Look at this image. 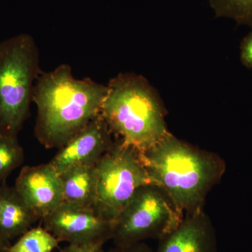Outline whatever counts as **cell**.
<instances>
[{
    "instance_id": "cell-1",
    "label": "cell",
    "mask_w": 252,
    "mask_h": 252,
    "mask_svg": "<svg viewBox=\"0 0 252 252\" xmlns=\"http://www.w3.org/2000/svg\"><path fill=\"white\" fill-rule=\"evenodd\" d=\"M107 86L77 79L69 64L41 72L34 85L36 138L47 149L61 148L100 114Z\"/></svg>"
},
{
    "instance_id": "cell-2",
    "label": "cell",
    "mask_w": 252,
    "mask_h": 252,
    "mask_svg": "<svg viewBox=\"0 0 252 252\" xmlns=\"http://www.w3.org/2000/svg\"><path fill=\"white\" fill-rule=\"evenodd\" d=\"M140 158L154 185L167 194L181 215L200 210L207 192L225 170L218 157L167 134Z\"/></svg>"
},
{
    "instance_id": "cell-3",
    "label": "cell",
    "mask_w": 252,
    "mask_h": 252,
    "mask_svg": "<svg viewBox=\"0 0 252 252\" xmlns=\"http://www.w3.org/2000/svg\"><path fill=\"white\" fill-rule=\"evenodd\" d=\"M100 115L112 134L140 153L169 133L157 93L145 78L132 73L111 79Z\"/></svg>"
},
{
    "instance_id": "cell-4",
    "label": "cell",
    "mask_w": 252,
    "mask_h": 252,
    "mask_svg": "<svg viewBox=\"0 0 252 252\" xmlns=\"http://www.w3.org/2000/svg\"><path fill=\"white\" fill-rule=\"evenodd\" d=\"M41 72L39 48L31 34L21 33L0 43V134L18 137Z\"/></svg>"
},
{
    "instance_id": "cell-5",
    "label": "cell",
    "mask_w": 252,
    "mask_h": 252,
    "mask_svg": "<svg viewBox=\"0 0 252 252\" xmlns=\"http://www.w3.org/2000/svg\"><path fill=\"white\" fill-rule=\"evenodd\" d=\"M95 167L97 193L94 208L114 223L139 189L154 185L140 152L120 141L113 143Z\"/></svg>"
},
{
    "instance_id": "cell-6",
    "label": "cell",
    "mask_w": 252,
    "mask_h": 252,
    "mask_svg": "<svg viewBox=\"0 0 252 252\" xmlns=\"http://www.w3.org/2000/svg\"><path fill=\"white\" fill-rule=\"evenodd\" d=\"M182 215L160 187L144 186L118 217L112 239L117 246L133 245L149 238L161 240L178 226Z\"/></svg>"
},
{
    "instance_id": "cell-7",
    "label": "cell",
    "mask_w": 252,
    "mask_h": 252,
    "mask_svg": "<svg viewBox=\"0 0 252 252\" xmlns=\"http://www.w3.org/2000/svg\"><path fill=\"white\" fill-rule=\"evenodd\" d=\"M42 220L44 228L59 242L69 245L102 247L114 233V222L99 215L94 207L64 202Z\"/></svg>"
},
{
    "instance_id": "cell-8",
    "label": "cell",
    "mask_w": 252,
    "mask_h": 252,
    "mask_svg": "<svg viewBox=\"0 0 252 252\" xmlns=\"http://www.w3.org/2000/svg\"><path fill=\"white\" fill-rule=\"evenodd\" d=\"M14 187L39 220L45 218L63 203L61 176L49 162L23 167Z\"/></svg>"
},
{
    "instance_id": "cell-9",
    "label": "cell",
    "mask_w": 252,
    "mask_h": 252,
    "mask_svg": "<svg viewBox=\"0 0 252 252\" xmlns=\"http://www.w3.org/2000/svg\"><path fill=\"white\" fill-rule=\"evenodd\" d=\"M113 144L112 132L99 114L60 148L49 163L61 175L81 164H95Z\"/></svg>"
},
{
    "instance_id": "cell-10",
    "label": "cell",
    "mask_w": 252,
    "mask_h": 252,
    "mask_svg": "<svg viewBox=\"0 0 252 252\" xmlns=\"http://www.w3.org/2000/svg\"><path fill=\"white\" fill-rule=\"evenodd\" d=\"M160 240L157 252H217L213 227L200 210L189 214Z\"/></svg>"
},
{
    "instance_id": "cell-11",
    "label": "cell",
    "mask_w": 252,
    "mask_h": 252,
    "mask_svg": "<svg viewBox=\"0 0 252 252\" xmlns=\"http://www.w3.org/2000/svg\"><path fill=\"white\" fill-rule=\"evenodd\" d=\"M39 220L14 187L0 185V235L8 241L18 238Z\"/></svg>"
},
{
    "instance_id": "cell-12",
    "label": "cell",
    "mask_w": 252,
    "mask_h": 252,
    "mask_svg": "<svg viewBox=\"0 0 252 252\" xmlns=\"http://www.w3.org/2000/svg\"><path fill=\"white\" fill-rule=\"evenodd\" d=\"M95 164L75 165L60 175L64 203L77 206L94 207L97 193Z\"/></svg>"
},
{
    "instance_id": "cell-13",
    "label": "cell",
    "mask_w": 252,
    "mask_h": 252,
    "mask_svg": "<svg viewBox=\"0 0 252 252\" xmlns=\"http://www.w3.org/2000/svg\"><path fill=\"white\" fill-rule=\"evenodd\" d=\"M60 242L52 233L41 226L31 228L10 246L9 252H52Z\"/></svg>"
},
{
    "instance_id": "cell-14",
    "label": "cell",
    "mask_w": 252,
    "mask_h": 252,
    "mask_svg": "<svg viewBox=\"0 0 252 252\" xmlns=\"http://www.w3.org/2000/svg\"><path fill=\"white\" fill-rule=\"evenodd\" d=\"M24 152L18 137L0 134V185L22 165Z\"/></svg>"
},
{
    "instance_id": "cell-15",
    "label": "cell",
    "mask_w": 252,
    "mask_h": 252,
    "mask_svg": "<svg viewBox=\"0 0 252 252\" xmlns=\"http://www.w3.org/2000/svg\"><path fill=\"white\" fill-rule=\"evenodd\" d=\"M217 16L234 19L252 28V0H210Z\"/></svg>"
},
{
    "instance_id": "cell-16",
    "label": "cell",
    "mask_w": 252,
    "mask_h": 252,
    "mask_svg": "<svg viewBox=\"0 0 252 252\" xmlns=\"http://www.w3.org/2000/svg\"><path fill=\"white\" fill-rule=\"evenodd\" d=\"M240 49L242 63L247 67L252 68V31L243 39Z\"/></svg>"
},
{
    "instance_id": "cell-17",
    "label": "cell",
    "mask_w": 252,
    "mask_h": 252,
    "mask_svg": "<svg viewBox=\"0 0 252 252\" xmlns=\"http://www.w3.org/2000/svg\"><path fill=\"white\" fill-rule=\"evenodd\" d=\"M109 252H152L147 245L142 243L133 244L127 246H117Z\"/></svg>"
},
{
    "instance_id": "cell-18",
    "label": "cell",
    "mask_w": 252,
    "mask_h": 252,
    "mask_svg": "<svg viewBox=\"0 0 252 252\" xmlns=\"http://www.w3.org/2000/svg\"><path fill=\"white\" fill-rule=\"evenodd\" d=\"M61 252H104L102 247L84 246V245H69L61 250Z\"/></svg>"
},
{
    "instance_id": "cell-19",
    "label": "cell",
    "mask_w": 252,
    "mask_h": 252,
    "mask_svg": "<svg viewBox=\"0 0 252 252\" xmlns=\"http://www.w3.org/2000/svg\"><path fill=\"white\" fill-rule=\"evenodd\" d=\"M11 245V242L8 241L0 235V252H9Z\"/></svg>"
}]
</instances>
